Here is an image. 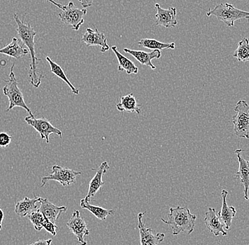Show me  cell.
Segmentation results:
<instances>
[{"instance_id": "6da1fadb", "label": "cell", "mask_w": 249, "mask_h": 245, "mask_svg": "<svg viewBox=\"0 0 249 245\" xmlns=\"http://www.w3.org/2000/svg\"><path fill=\"white\" fill-rule=\"evenodd\" d=\"M14 19L17 24V31L18 37H19L20 40L23 42V44L27 47L28 51L30 53L31 64L29 75L30 78L31 84L36 88H38L41 83L42 79L45 77V75L38 73V70H37L38 61L41 60V59L38 58L36 56L34 40H35L36 36L37 35V32L31 26L30 23H23L17 14L14 15Z\"/></svg>"}, {"instance_id": "7a4b0ae2", "label": "cell", "mask_w": 249, "mask_h": 245, "mask_svg": "<svg viewBox=\"0 0 249 245\" xmlns=\"http://www.w3.org/2000/svg\"><path fill=\"white\" fill-rule=\"evenodd\" d=\"M197 216L192 214L187 207H170L168 220L161 218L163 223L169 226L172 230L173 235L177 236L180 232H186L191 235L196 227Z\"/></svg>"}, {"instance_id": "3957f363", "label": "cell", "mask_w": 249, "mask_h": 245, "mask_svg": "<svg viewBox=\"0 0 249 245\" xmlns=\"http://www.w3.org/2000/svg\"><path fill=\"white\" fill-rule=\"evenodd\" d=\"M15 65V63H13L12 65L9 79H4V82H6V85L3 87V93L4 95L7 96L9 101V107L6 109V112L12 110L15 107H21L25 109L29 115H32L33 113L31 112V109L25 103L22 92L18 87V82L14 73Z\"/></svg>"}, {"instance_id": "277c9868", "label": "cell", "mask_w": 249, "mask_h": 245, "mask_svg": "<svg viewBox=\"0 0 249 245\" xmlns=\"http://www.w3.org/2000/svg\"><path fill=\"white\" fill-rule=\"evenodd\" d=\"M214 16L219 21H222L229 27L234 26L235 21L240 19H248L249 13L246 11L237 9L229 3H221L215 6L214 9H209L207 17Z\"/></svg>"}, {"instance_id": "5b68a950", "label": "cell", "mask_w": 249, "mask_h": 245, "mask_svg": "<svg viewBox=\"0 0 249 245\" xmlns=\"http://www.w3.org/2000/svg\"><path fill=\"white\" fill-rule=\"evenodd\" d=\"M236 114L232 117L233 131L240 138L249 139V106L244 100H239L234 108Z\"/></svg>"}, {"instance_id": "8992f818", "label": "cell", "mask_w": 249, "mask_h": 245, "mask_svg": "<svg viewBox=\"0 0 249 245\" xmlns=\"http://www.w3.org/2000/svg\"><path fill=\"white\" fill-rule=\"evenodd\" d=\"M87 13V9H79L75 7L72 1H70L68 5L64 6L58 17L62 23L71 26L73 30L78 31L85 22L84 17Z\"/></svg>"}, {"instance_id": "52a82bcc", "label": "cell", "mask_w": 249, "mask_h": 245, "mask_svg": "<svg viewBox=\"0 0 249 245\" xmlns=\"http://www.w3.org/2000/svg\"><path fill=\"white\" fill-rule=\"evenodd\" d=\"M53 171L49 175L43 176L41 179V187H43L49 181H56L63 186L68 187L75 183L77 176L82 174L81 171H74L68 168H62L59 165H54Z\"/></svg>"}, {"instance_id": "ba28073f", "label": "cell", "mask_w": 249, "mask_h": 245, "mask_svg": "<svg viewBox=\"0 0 249 245\" xmlns=\"http://www.w3.org/2000/svg\"><path fill=\"white\" fill-rule=\"evenodd\" d=\"M25 121L29 126H32L40 135L42 140H46V143H50V135L52 134L58 135L62 138V131L54 127L46 118H36L34 114L29 115L25 118Z\"/></svg>"}, {"instance_id": "9c48e42d", "label": "cell", "mask_w": 249, "mask_h": 245, "mask_svg": "<svg viewBox=\"0 0 249 245\" xmlns=\"http://www.w3.org/2000/svg\"><path fill=\"white\" fill-rule=\"evenodd\" d=\"M67 226L69 230L77 237L79 244L87 245L85 237L89 235L90 232L85 219L82 218L79 210H74L73 211L71 218L67 223Z\"/></svg>"}, {"instance_id": "30bf717a", "label": "cell", "mask_w": 249, "mask_h": 245, "mask_svg": "<svg viewBox=\"0 0 249 245\" xmlns=\"http://www.w3.org/2000/svg\"><path fill=\"white\" fill-rule=\"evenodd\" d=\"M146 212L138 213V227L140 232V245H159L162 243L165 238V234H154L151 227H146L145 223L142 222V218Z\"/></svg>"}, {"instance_id": "8fae6325", "label": "cell", "mask_w": 249, "mask_h": 245, "mask_svg": "<svg viewBox=\"0 0 249 245\" xmlns=\"http://www.w3.org/2000/svg\"><path fill=\"white\" fill-rule=\"evenodd\" d=\"M155 7L157 9V14L155 15L156 25L163 26L166 29L176 27L178 24L176 8L169 7L166 9H163L158 3H156Z\"/></svg>"}, {"instance_id": "7c38bea8", "label": "cell", "mask_w": 249, "mask_h": 245, "mask_svg": "<svg viewBox=\"0 0 249 245\" xmlns=\"http://www.w3.org/2000/svg\"><path fill=\"white\" fill-rule=\"evenodd\" d=\"M82 42L87 46H100L101 52L106 53L110 49L107 39L104 33L100 32L97 29L95 30L87 28L82 38Z\"/></svg>"}, {"instance_id": "4fadbf2b", "label": "cell", "mask_w": 249, "mask_h": 245, "mask_svg": "<svg viewBox=\"0 0 249 245\" xmlns=\"http://www.w3.org/2000/svg\"><path fill=\"white\" fill-rule=\"evenodd\" d=\"M204 223L208 230L214 236L217 237L220 235L224 237L227 236V232L225 226L216 213L215 209L213 207H208V211L205 213Z\"/></svg>"}, {"instance_id": "5bb4252c", "label": "cell", "mask_w": 249, "mask_h": 245, "mask_svg": "<svg viewBox=\"0 0 249 245\" xmlns=\"http://www.w3.org/2000/svg\"><path fill=\"white\" fill-rule=\"evenodd\" d=\"M242 150H236L235 153L237 157L238 162H239V170L235 173V178L239 179L241 184L244 186V196L246 200H249V162L243 158L241 155Z\"/></svg>"}, {"instance_id": "9a60e30c", "label": "cell", "mask_w": 249, "mask_h": 245, "mask_svg": "<svg viewBox=\"0 0 249 245\" xmlns=\"http://www.w3.org/2000/svg\"><path fill=\"white\" fill-rule=\"evenodd\" d=\"M109 169H110V167H109L108 162L105 161L103 162L101 164L100 166H99V169L96 170V174H95V176H93L91 182H90L88 193H87V196L84 199L86 201L90 202L91 198L95 196L96 193L101 189L102 186L104 185V182L102 181L103 176L108 171Z\"/></svg>"}, {"instance_id": "2e32d148", "label": "cell", "mask_w": 249, "mask_h": 245, "mask_svg": "<svg viewBox=\"0 0 249 245\" xmlns=\"http://www.w3.org/2000/svg\"><path fill=\"white\" fill-rule=\"evenodd\" d=\"M40 205L38 210L46 218L53 223H55L56 221L59 219L62 213L68 210V207H57V206L54 205L51 201H48L46 198H44V199L41 198Z\"/></svg>"}, {"instance_id": "e0dca14e", "label": "cell", "mask_w": 249, "mask_h": 245, "mask_svg": "<svg viewBox=\"0 0 249 245\" xmlns=\"http://www.w3.org/2000/svg\"><path fill=\"white\" fill-rule=\"evenodd\" d=\"M124 53L130 54L132 57H135L142 65L149 67L152 70H155L156 67L153 65L152 60L153 59H160L161 57V53L160 51H152V52H145L143 51H135V50L124 48Z\"/></svg>"}, {"instance_id": "ac0fdd59", "label": "cell", "mask_w": 249, "mask_h": 245, "mask_svg": "<svg viewBox=\"0 0 249 245\" xmlns=\"http://www.w3.org/2000/svg\"><path fill=\"white\" fill-rule=\"evenodd\" d=\"M228 196V191L226 190H222L221 192V196L222 198V204L221 210L218 213L220 221L223 223L226 230H230L231 224H232V220L236 215V210L234 207H229L227 204V197Z\"/></svg>"}, {"instance_id": "d6986e66", "label": "cell", "mask_w": 249, "mask_h": 245, "mask_svg": "<svg viewBox=\"0 0 249 245\" xmlns=\"http://www.w3.org/2000/svg\"><path fill=\"white\" fill-rule=\"evenodd\" d=\"M41 197L35 196L34 199L25 197L21 201H18L15 205V213L18 216L23 217L30 214L32 212L38 209Z\"/></svg>"}, {"instance_id": "ffe728a7", "label": "cell", "mask_w": 249, "mask_h": 245, "mask_svg": "<svg viewBox=\"0 0 249 245\" xmlns=\"http://www.w3.org/2000/svg\"><path fill=\"white\" fill-rule=\"evenodd\" d=\"M138 104L136 98L133 94L123 96L121 98V101L116 104V108L119 112H129V113H136L140 114L141 108Z\"/></svg>"}, {"instance_id": "44dd1931", "label": "cell", "mask_w": 249, "mask_h": 245, "mask_svg": "<svg viewBox=\"0 0 249 245\" xmlns=\"http://www.w3.org/2000/svg\"><path fill=\"white\" fill-rule=\"evenodd\" d=\"M112 51L116 55L117 59H118V72H126L127 75H137L139 71L138 67L134 64L133 62H132L130 59L126 57L124 55L121 54L119 51H118V48L116 46L111 47Z\"/></svg>"}, {"instance_id": "7402d4cb", "label": "cell", "mask_w": 249, "mask_h": 245, "mask_svg": "<svg viewBox=\"0 0 249 245\" xmlns=\"http://www.w3.org/2000/svg\"><path fill=\"white\" fill-rule=\"evenodd\" d=\"M29 54L28 49L18 44V40L15 37L7 46L0 49V54L6 55L9 57L19 59Z\"/></svg>"}, {"instance_id": "603a6c76", "label": "cell", "mask_w": 249, "mask_h": 245, "mask_svg": "<svg viewBox=\"0 0 249 245\" xmlns=\"http://www.w3.org/2000/svg\"><path fill=\"white\" fill-rule=\"evenodd\" d=\"M80 207L91 212L96 218L101 221H106L108 216L113 215L115 213L114 210H108L104 207L91 205L89 202H87L84 199L80 201Z\"/></svg>"}, {"instance_id": "cb8c5ba5", "label": "cell", "mask_w": 249, "mask_h": 245, "mask_svg": "<svg viewBox=\"0 0 249 245\" xmlns=\"http://www.w3.org/2000/svg\"><path fill=\"white\" fill-rule=\"evenodd\" d=\"M138 44L143 48L147 49L157 50V51H162V50L171 49L174 50L176 48L175 43H162L158 41L155 39L142 38L138 42Z\"/></svg>"}, {"instance_id": "d4e9b609", "label": "cell", "mask_w": 249, "mask_h": 245, "mask_svg": "<svg viewBox=\"0 0 249 245\" xmlns=\"http://www.w3.org/2000/svg\"><path fill=\"white\" fill-rule=\"evenodd\" d=\"M46 59L47 62L49 63L50 66H51V73H53L54 75H56L57 77L62 79V80H63L65 83L68 84V85L69 86L70 88L71 89V92H72V93L74 94H79V90H78V89H76L75 87L73 86V84L70 82L69 79H68V77H67L65 72H64V70H62L61 66L59 65L58 64L56 63V62H54L53 60H52V59H51L49 56H47Z\"/></svg>"}, {"instance_id": "484cf974", "label": "cell", "mask_w": 249, "mask_h": 245, "mask_svg": "<svg viewBox=\"0 0 249 245\" xmlns=\"http://www.w3.org/2000/svg\"><path fill=\"white\" fill-rule=\"evenodd\" d=\"M233 57L239 62H248L249 60V41L248 38H244L238 45Z\"/></svg>"}, {"instance_id": "4316f807", "label": "cell", "mask_w": 249, "mask_h": 245, "mask_svg": "<svg viewBox=\"0 0 249 245\" xmlns=\"http://www.w3.org/2000/svg\"><path fill=\"white\" fill-rule=\"evenodd\" d=\"M29 215V221L34 225L36 230L40 231L43 229V223L44 221L45 216L42 214L40 210H37L32 212Z\"/></svg>"}, {"instance_id": "83f0119b", "label": "cell", "mask_w": 249, "mask_h": 245, "mask_svg": "<svg viewBox=\"0 0 249 245\" xmlns=\"http://www.w3.org/2000/svg\"><path fill=\"white\" fill-rule=\"evenodd\" d=\"M43 228H44L47 232L51 233L53 236H56L57 230H58V227L56 226L55 223L51 222L46 217H45L44 221H43Z\"/></svg>"}, {"instance_id": "f1b7e54d", "label": "cell", "mask_w": 249, "mask_h": 245, "mask_svg": "<svg viewBox=\"0 0 249 245\" xmlns=\"http://www.w3.org/2000/svg\"><path fill=\"white\" fill-rule=\"evenodd\" d=\"M12 136L5 132H0V148H6L10 145Z\"/></svg>"}, {"instance_id": "f546056e", "label": "cell", "mask_w": 249, "mask_h": 245, "mask_svg": "<svg viewBox=\"0 0 249 245\" xmlns=\"http://www.w3.org/2000/svg\"><path fill=\"white\" fill-rule=\"evenodd\" d=\"M52 239H48V240H38V241L32 243L29 245H51L52 243Z\"/></svg>"}, {"instance_id": "4dcf8cb0", "label": "cell", "mask_w": 249, "mask_h": 245, "mask_svg": "<svg viewBox=\"0 0 249 245\" xmlns=\"http://www.w3.org/2000/svg\"><path fill=\"white\" fill-rule=\"evenodd\" d=\"M93 1H94V0H79L81 5H82L83 8H85V9H87V8L91 7V6H92Z\"/></svg>"}, {"instance_id": "1f68e13d", "label": "cell", "mask_w": 249, "mask_h": 245, "mask_svg": "<svg viewBox=\"0 0 249 245\" xmlns=\"http://www.w3.org/2000/svg\"><path fill=\"white\" fill-rule=\"evenodd\" d=\"M4 212H3V210H1V207H0V230L2 228V222L3 220H4Z\"/></svg>"}, {"instance_id": "d6a6232c", "label": "cell", "mask_w": 249, "mask_h": 245, "mask_svg": "<svg viewBox=\"0 0 249 245\" xmlns=\"http://www.w3.org/2000/svg\"><path fill=\"white\" fill-rule=\"evenodd\" d=\"M46 1H50V2L52 3L53 4H54V6H56V7H58L59 9H63L64 5H62V4H58V3L56 2V1H54V0H46Z\"/></svg>"}]
</instances>
